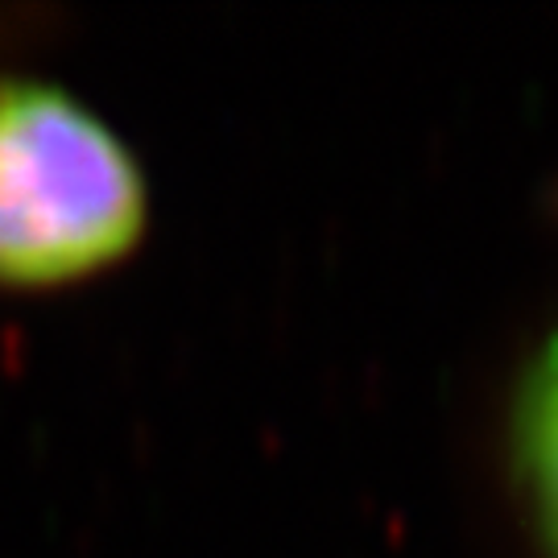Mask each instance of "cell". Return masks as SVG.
Listing matches in <instances>:
<instances>
[{"label":"cell","mask_w":558,"mask_h":558,"mask_svg":"<svg viewBox=\"0 0 558 558\" xmlns=\"http://www.w3.org/2000/svg\"><path fill=\"white\" fill-rule=\"evenodd\" d=\"M145 228L149 182L133 149L54 83L0 80V286L92 278Z\"/></svg>","instance_id":"6da1fadb"},{"label":"cell","mask_w":558,"mask_h":558,"mask_svg":"<svg viewBox=\"0 0 558 558\" xmlns=\"http://www.w3.org/2000/svg\"><path fill=\"white\" fill-rule=\"evenodd\" d=\"M509 476L542 555L558 558V331L525 360L513 385Z\"/></svg>","instance_id":"7a4b0ae2"}]
</instances>
